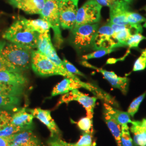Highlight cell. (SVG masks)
Returning a JSON list of instances; mask_svg holds the SVG:
<instances>
[{
  "label": "cell",
  "mask_w": 146,
  "mask_h": 146,
  "mask_svg": "<svg viewBox=\"0 0 146 146\" xmlns=\"http://www.w3.org/2000/svg\"><path fill=\"white\" fill-rule=\"evenodd\" d=\"M145 10H146V7H145ZM143 27H145V28H146V21L145 22V23L143 24Z\"/></svg>",
  "instance_id": "cell-43"
},
{
  "label": "cell",
  "mask_w": 146,
  "mask_h": 146,
  "mask_svg": "<svg viewBox=\"0 0 146 146\" xmlns=\"http://www.w3.org/2000/svg\"><path fill=\"white\" fill-rule=\"evenodd\" d=\"M129 128L133 136V145L135 146H146V130L141 127L139 121H131Z\"/></svg>",
  "instance_id": "cell-19"
},
{
  "label": "cell",
  "mask_w": 146,
  "mask_h": 146,
  "mask_svg": "<svg viewBox=\"0 0 146 146\" xmlns=\"http://www.w3.org/2000/svg\"><path fill=\"white\" fill-rule=\"evenodd\" d=\"M146 95V92H145L143 94L138 96L137 98H136L131 102L127 111V112L130 115V116L134 117L136 113L138 111L139 107L143 99H145Z\"/></svg>",
  "instance_id": "cell-28"
},
{
  "label": "cell",
  "mask_w": 146,
  "mask_h": 146,
  "mask_svg": "<svg viewBox=\"0 0 146 146\" xmlns=\"http://www.w3.org/2000/svg\"><path fill=\"white\" fill-rule=\"evenodd\" d=\"M81 63L84 66L93 69L98 72L101 73L113 87L119 89L123 95H126L127 93L129 85V79L127 77H120L117 76L114 72L108 71L102 68H98L85 60L82 61Z\"/></svg>",
  "instance_id": "cell-10"
},
{
  "label": "cell",
  "mask_w": 146,
  "mask_h": 146,
  "mask_svg": "<svg viewBox=\"0 0 146 146\" xmlns=\"http://www.w3.org/2000/svg\"><path fill=\"white\" fill-rule=\"evenodd\" d=\"M31 50L18 46L12 43H5L2 50V55L12 68L22 73L31 66Z\"/></svg>",
  "instance_id": "cell-3"
},
{
  "label": "cell",
  "mask_w": 146,
  "mask_h": 146,
  "mask_svg": "<svg viewBox=\"0 0 146 146\" xmlns=\"http://www.w3.org/2000/svg\"><path fill=\"white\" fill-rule=\"evenodd\" d=\"M11 114L5 110H0V129L5 125L11 123Z\"/></svg>",
  "instance_id": "cell-36"
},
{
  "label": "cell",
  "mask_w": 146,
  "mask_h": 146,
  "mask_svg": "<svg viewBox=\"0 0 146 146\" xmlns=\"http://www.w3.org/2000/svg\"><path fill=\"white\" fill-rule=\"evenodd\" d=\"M21 102L20 96L0 95V109L10 110L16 108Z\"/></svg>",
  "instance_id": "cell-23"
},
{
  "label": "cell",
  "mask_w": 146,
  "mask_h": 146,
  "mask_svg": "<svg viewBox=\"0 0 146 146\" xmlns=\"http://www.w3.org/2000/svg\"><path fill=\"white\" fill-rule=\"evenodd\" d=\"M101 6L110 7L118 0H96Z\"/></svg>",
  "instance_id": "cell-38"
},
{
  "label": "cell",
  "mask_w": 146,
  "mask_h": 146,
  "mask_svg": "<svg viewBox=\"0 0 146 146\" xmlns=\"http://www.w3.org/2000/svg\"><path fill=\"white\" fill-rule=\"evenodd\" d=\"M21 19L28 28L39 34L49 32L50 27L47 21L42 18L35 20H29L21 17Z\"/></svg>",
  "instance_id": "cell-21"
},
{
  "label": "cell",
  "mask_w": 146,
  "mask_h": 146,
  "mask_svg": "<svg viewBox=\"0 0 146 146\" xmlns=\"http://www.w3.org/2000/svg\"><path fill=\"white\" fill-rule=\"evenodd\" d=\"M102 8V6L96 0H87L78 9L74 28L83 25L98 23L101 19Z\"/></svg>",
  "instance_id": "cell-6"
},
{
  "label": "cell",
  "mask_w": 146,
  "mask_h": 146,
  "mask_svg": "<svg viewBox=\"0 0 146 146\" xmlns=\"http://www.w3.org/2000/svg\"><path fill=\"white\" fill-rule=\"evenodd\" d=\"M79 0H58V9L61 27L72 31L76 22Z\"/></svg>",
  "instance_id": "cell-7"
},
{
  "label": "cell",
  "mask_w": 146,
  "mask_h": 146,
  "mask_svg": "<svg viewBox=\"0 0 146 146\" xmlns=\"http://www.w3.org/2000/svg\"><path fill=\"white\" fill-rule=\"evenodd\" d=\"M146 18L140 14L129 11L127 14V22L135 29L136 33H141L143 31L141 23L146 21Z\"/></svg>",
  "instance_id": "cell-24"
},
{
  "label": "cell",
  "mask_w": 146,
  "mask_h": 146,
  "mask_svg": "<svg viewBox=\"0 0 146 146\" xmlns=\"http://www.w3.org/2000/svg\"><path fill=\"white\" fill-rule=\"evenodd\" d=\"M11 146H21V145H17V144H15V143H11Z\"/></svg>",
  "instance_id": "cell-42"
},
{
  "label": "cell",
  "mask_w": 146,
  "mask_h": 146,
  "mask_svg": "<svg viewBox=\"0 0 146 146\" xmlns=\"http://www.w3.org/2000/svg\"><path fill=\"white\" fill-rule=\"evenodd\" d=\"M92 46L95 50L116 49L121 47L114 36V31L108 23L98 29Z\"/></svg>",
  "instance_id": "cell-8"
},
{
  "label": "cell",
  "mask_w": 146,
  "mask_h": 146,
  "mask_svg": "<svg viewBox=\"0 0 146 146\" xmlns=\"http://www.w3.org/2000/svg\"><path fill=\"white\" fill-rule=\"evenodd\" d=\"M139 123L142 128L146 130V119H143L141 121H139Z\"/></svg>",
  "instance_id": "cell-40"
},
{
  "label": "cell",
  "mask_w": 146,
  "mask_h": 146,
  "mask_svg": "<svg viewBox=\"0 0 146 146\" xmlns=\"http://www.w3.org/2000/svg\"><path fill=\"white\" fill-rule=\"evenodd\" d=\"M37 48V50L45 55H47L54 48L51 41L49 32L39 34Z\"/></svg>",
  "instance_id": "cell-22"
},
{
  "label": "cell",
  "mask_w": 146,
  "mask_h": 146,
  "mask_svg": "<svg viewBox=\"0 0 146 146\" xmlns=\"http://www.w3.org/2000/svg\"><path fill=\"white\" fill-rule=\"evenodd\" d=\"M63 65L64 66V68H66L69 72L72 73L75 75H78L82 76H85L83 73L80 72L77 68H76L72 63L68 61L66 58H64L62 61Z\"/></svg>",
  "instance_id": "cell-35"
},
{
  "label": "cell",
  "mask_w": 146,
  "mask_h": 146,
  "mask_svg": "<svg viewBox=\"0 0 146 146\" xmlns=\"http://www.w3.org/2000/svg\"><path fill=\"white\" fill-rule=\"evenodd\" d=\"M22 131H25L20 127L14 125L11 122L0 129V136L3 137H9Z\"/></svg>",
  "instance_id": "cell-26"
},
{
  "label": "cell",
  "mask_w": 146,
  "mask_h": 146,
  "mask_svg": "<svg viewBox=\"0 0 146 146\" xmlns=\"http://www.w3.org/2000/svg\"><path fill=\"white\" fill-rule=\"evenodd\" d=\"M92 146H95V143L93 142V145H92Z\"/></svg>",
  "instance_id": "cell-44"
},
{
  "label": "cell",
  "mask_w": 146,
  "mask_h": 146,
  "mask_svg": "<svg viewBox=\"0 0 146 146\" xmlns=\"http://www.w3.org/2000/svg\"><path fill=\"white\" fill-rule=\"evenodd\" d=\"M110 24V23H109ZM114 31V36L120 43L121 47L126 46L127 42L133 34L131 30L134 29L129 25H116L110 24ZM136 33V31H135Z\"/></svg>",
  "instance_id": "cell-17"
},
{
  "label": "cell",
  "mask_w": 146,
  "mask_h": 146,
  "mask_svg": "<svg viewBox=\"0 0 146 146\" xmlns=\"http://www.w3.org/2000/svg\"><path fill=\"white\" fill-rule=\"evenodd\" d=\"M145 39H146V37L143 36L141 33H134L129 38L127 42L126 46L129 47V48H137L139 47V45L141 41Z\"/></svg>",
  "instance_id": "cell-29"
},
{
  "label": "cell",
  "mask_w": 146,
  "mask_h": 146,
  "mask_svg": "<svg viewBox=\"0 0 146 146\" xmlns=\"http://www.w3.org/2000/svg\"><path fill=\"white\" fill-rule=\"evenodd\" d=\"M46 0H8L9 3L28 14H40Z\"/></svg>",
  "instance_id": "cell-13"
},
{
  "label": "cell",
  "mask_w": 146,
  "mask_h": 146,
  "mask_svg": "<svg viewBox=\"0 0 146 146\" xmlns=\"http://www.w3.org/2000/svg\"><path fill=\"white\" fill-rule=\"evenodd\" d=\"M129 5L122 0H118L110 7L109 23L116 25H127V14Z\"/></svg>",
  "instance_id": "cell-11"
},
{
  "label": "cell",
  "mask_w": 146,
  "mask_h": 146,
  "mask_svg": "<svg viewBox=\"0 0 146 146\" xmlns=\"http://www.w3.org/2000/svg\"><path fill=\"white\" fill-rule=\"evenodd\" d=\"M103 106V110H105L110 115H111V116L114 118L120 125L131 123V116L127 111H123L116 109L106 102H104Z\"/></svg>",
  "instance_id": "cell-20"
},
{
  "label": "cell",
  "mask_w": 146,
  "mask_h": 146,
  "mask_svg": "<svg viewBox=\"0 0 146 146\" xmlns=\"http://www.w3.org/2000/svg\"><path fill=\"white\" fill-rule=\"evenodd\" d=\"M97 99L98 98L96 96H89L88 95L79 91L78 89H76L67 94H64L58 101V106L62 104H68L73 101H77L82 105L86 110L87 116L93 119L94 108Z\"/></svg>",
  "instance_id": "cell-9"
},
{
  "label": "cell",
  "mask_w": 146,
  "mask_h": 146,
  "mask_svg": "<svg viewBox=\"0 0 146 146\" xmlns=\"http://www.w3.org/2000/svg\"><path fill=\"white\" fill-rule=\"evenodd\" d=\"M121 140L122 146H133L134 145L133 139L130 133V129L127 124L121 125Z\"/></svg>",
  "instance_id": "cell-27"
},
{
  "label": "cell",
  "mask_w": 146,
  "mask_h": 146,
  "mask_svg": "<svg viewBox=\"0 0 146 146\" xmlns=\"http://www.w3.org/2000/svg\"><path fill=\"white\" fill-rule=\"evenodd\" d=\"M93 132H84L80 137L76 143H71L72 146H92L93 142L92 141Z\"/></svg>",
  "instance_id": "cell-30"
},
{
  "label": "cell",
  "mask_w": 146,
  "mask_h": 146,
  "mask_svg": "<svg viewBox=\"0 0 146 146\" xmlns=\"http://www.w3.org/2000/svg\"><path fill=\"white\" fill-rule=\"evenodd\" d=\"M77 125L81 130L84 132H93V119L87 116L79 120Z\"/></svg>",
  "instance_id": "cell-32"
},
{
  "label": "cell",
  "mask_w": 146,
  "mask_h": 146,
  "mask_svg": "<svg viewBox=\"0 0 146 146\" xmlns=\"http://www.w3.org/2000/svg\"><path fill=\"white\" fill-rule=\"evenodd\" d=\"M23 93V86H14L0 82V95L20 96Z\"/></svg>",
  "instance_id": "cell-25"
},
{
  "label": "cell",
  "mask_w": 146,
  "mask_h": 146,
  "mask_svg": "<svg viewBox=\"0 0 146 146\" xmlns=\"http://www.w3.org/2000/svg\"><path fill=\"white\" fill-rule=\"evenodd\" d=\"M11 141L8 137L0 136V146H11Z\"/></svg>",
  "instance_id": "cell-39"
},
{
  "label": "cell",
  "mask_w": 146,
  "mask_h": 146,
  "mask_svg": "<svg viewBox=\"0 0 146 146\" xmlns=\"http://www.w3.org/2000/svg\"><path fill=\"white\" fill-rule=\"evenodd\" d=\"M34 116L25 108L18 110L11 116V123L21 127L24 131H29L33 127Z\"/></svg>",
  "instance_id": "cell-14"
},
{
  "label": "cell",
  "mask_w": 146,
  "mask_h": 146,
  "mask_svg": "<svg viewBox=\"0 0 146 146\" xmlns=\"http://www.w3.org/2000/svg\"><path fill=\"white\" fill-rule=\"evenodd\" d=\"M31 66L34 72L41 76L61 75L77 81L80 80L76 75L69 72L63 64L58 66L37 50L31 52Z\"/></svg>",
  "instance_id": "cell-2"
},
{
  "label": "cell",
  "mask_w": 146,
  "mask_h": 146,
  "mask_svg": "<svg viewBox=\"0 0 146 146\" xmlns=\"http://www.w3.org/2000/svg\"><path fill=\"white\" fill-rule=\"evenodd\" d=\"M8 138L11 143L23 146H40L38 139L30 130L22 131Z\"/></svg>",
  "instance_id": "cell-15"
},
{
  "label": "cell",
  "mask_w": 146,
  "mask_h": 146,
  "mask_svg": "<svg viewBox=\"0 0 146 146\" xmlns=\"http://www.w3.org/2000/svg\"><path fill=\"white\" fill-rule=\"evenodd\" d=\"M122 1H125L127 3H129V4L131 3V2L133 1V0H122Z\"/></svg>",
  "instance_id": "cell-41"
},
{
  "label": "cell",
  "mask_w": 146,
  "mask_h": 146,
  "mask_svg": "<svg viewBox=\"0 0 146 146\" xmlns=\"http://www.w3.org/2000/svg\"><path fill=\"white\" fill-rule=\"evenodd\" d=\"M39 34L28 28L19 17L3 34V38L11 43L29 50L37 48Z\"/></svg>",
  "instance_id": "cell-1"
},
{
  "label": "cell",
  "mask_w": 146,
  "mask_h": 146,
  "mask_svg": "<svg viewBox=\"0 0 146 146\" xmlns=\"http://www.w3.org/2000/svg\"><path fill=\"white\" fill-rule=\"evenodd\" d=\"M33 115L34 117L41 121L50 131L51 137H57L61 135V131L51 115V112L49 110H42L37 108L33 110H28Z\"/></svg>",
  "instance_id": "cell-12"
},
{
  "label": "cell",
  "mask_w": 146,
  "mask_h": 146,
  "mask_svg": "<svg viewBox=\"0 0 146 146\" xmlns=\"http://www.w3.org/2000/svg\"><path fill=\"white\" fill-rule=\"evenodd\" d=\"M146 67V48L142 52L141 55L137 58L134 63L133 70L138 72L144 70Z\"/></svg>",
  "instance_id": "cell-33"
},
{
  "label": "cell",
  "mask_w": 146,
  "mask_h": 146,
  "mask_svg": "<svg viewBox=\"0 0 146 146\" xmlns=\"http://www.w3.org/2000/svg\"><path fill=\"white\" fill-rule=\"evenodd\" d=\"M6 42L0 41V72L3 70H11L13 72H17L16 70L12 68L11 66L6 62L5 58L2 55V50L3 47H4Z\"/></svg>",
  "instance_id": "cell-34"
},
{
  "label": "cell",
  "mask_w": 146,
  "mask_h": 146,
  "mask_svg": "<svg viewBox=\"0 0 146 146\" xmlns=\"http://www.w3.org/2000/svg\"><path fill=\"white\" fill-rule=\"evenodd\" d=\"M48 143L49 146H72L71 143L63 141L58 137H54L48 142Z\"/></svg>",
  "instance_id": "cell-37"
},
{
  "label": "cell",
  "mask_w": 146,
  "mask_h": 146,
  "mask_svg": "<svg viewBox=\"0 0 146 146\" xmlns=\"http://www.w3.org/2000/svg\"><path fill=\"white\" fill-rule=\"evenodd\" d=\"M0 82L14 86H23L26 84L27 79L22 73L3 70L0 72Z\"/></svg>",
  "instance_id": "cell-16"
},
{
  "label": "cell",
  "mask_w": 146,
  "mask_h": 146,
  "mask_svg": "<svg viewBox=\"0 0 146 146\" xmlns=\"http://www.w3.org/2000/svg\"><path fill=\"white\" fill-rule=\"evenodd\" d=\"M103 115L104 121L113 136L117 146H122L121 140V125L104 110H103Z\"/></svg>",
  "instance_id": "cell-18"
},
{
  "label": "cell",
  "mask_w": 146,
  "mask_h": 146,
  "mask_svg": "<svg viewBox=\"0 0 146 146\" xmlns=\"http://www.w3.org/2000/svg\"><path fill=\"white\" fill-rule=\"evenodd\" d=\"M40 15L41 18L47 21L50 28H52L55 45L60 48L62 44L63 40L60 29L58 0H46Z\"/></svg>",
  "instance_id": "cell-4"
},
{
  "label": "cell",
  "mask_w": 146,
  "mask_h": 146,
  "mask_svg": "<svg viewBox=\"0 0 146 146\" xmlns=\"http://www.w3.org/2000/svg\"><path fill=\"white\" fill-rule=\"evenodd\" d=\"M115 50H116V48L96 50L94 52L84 55L82 56V59H84V60H90V59H92V58H101L107 54H109L111 52H114Z\"/></svg>",
  "instance_id": "cell-31"
},
{
  "label": "cell",
  "mask_w": 146,
  "mask_h": 146,
  "mask_svg": "<svg viewBox=\"0 0 146 146\" xmlns=\"http://www.w3.org/2000/svg\"><path fill=\"white\" fill-rule=\"evenodd\" d=\"M99 25L87 24L74 28L72 31L73 45L78 49H86L92 46Z\"/></svg>",
  "instance_id": "cell-5"
}]
</instances>
